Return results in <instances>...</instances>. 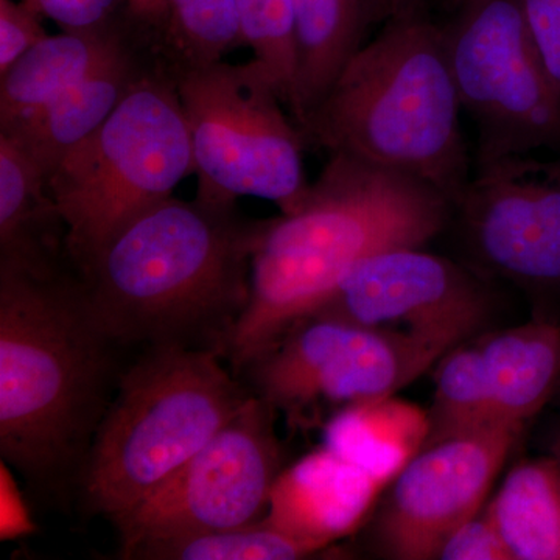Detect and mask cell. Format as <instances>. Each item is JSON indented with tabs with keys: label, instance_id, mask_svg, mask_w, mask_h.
<instances>
[{
	"label": "cell",
	"instance_id": "cell-1",
	"mask_svg": "<svg viewBox=\"0 0 560 560\" xmlns=\"http://www.w3.org/2000/svg\"><path fill=\"white\" fill-rule=\"evenodd\" d=\"M120 349L75 268L0 267V455L38 495L79 492L124 371Z\"/></svg>",
	"mask_w": 560,
	"mask_h": 560
},
{
	"label": "cell",
	"instance_id": "cell-2",
	"mask_svg": "<svg viewBox=\"0 0 560 560\" xmlns=\"http://www.w3.org/2000/svg\"><path fill=\"white\" fill-rule=\"evenodd\" d=\"M452 201L423 180L334 153L300 208L267 220L250 294L224 360L234 374L315 313L371 257L423 248L451 224Z\"/></svg>",
	"mask_w": 560,
	"mask_h": 560
},
{
	"label": "cell",
	"instance_id": "cell-3",
	"mask_svg": "<svg viewBox=\"0 0 560 560\" xmlns=\"http://www.w3.org/2000/svg\"><path fill=\"white\" fill-rule=\"evenodd\" d=\"M267 220L235 205L172 197L143 210L75 268L103 329L121 348L180 346L224 359L250 294Z\"/></svg>",
	"mask_w": 560,
	"mask_h": 560
},
{
	"label": "cell",
	"instance_id": "cell-4",
	"mask_svg": "<svg viewBox=\"0 0 560 560\" xmlns=\"http://www.w3.org/2000/svg\"><path fill=\"white\" fill-rule=\"evenodd\" d=\"M444 27L394 18L298 125L305 145L430 184L455 205L471 178Z\"/></svg>",
	"mask_w": 560,
	"mask_h": 560
},
{
	"label": "cell",
	"instance_id": "cell-5",
	"mask_svg": "<svg viewBox=\"0 0 560 560\" xmlns=\"http://www.w3.org/2000/svg\"><path fill=\"white\" fill-rule=\"evenodd\" d=\"M215 350L143 349L121 371L81 474L88 512L124 522L184 466L253 396Z\"/></svg>",
	"mask_w": 560,
	"mask_h": 560
},
{
	"label": "cell",
	"instance_id": "cell-6",
	"mask_svg": "<svg viewBox=\"0 0 560 560\" xmlns=\"http://www.w3.org/2000/svg\"><path fill=\"white\" fill-rule=\"evenodd\" d=\"M191 173L178 73L164 54L108 119L49 172L50 194L68 230L72 267L90 259L143 210L171 198Z\"/></svg>",
	"mask_w": 560,
	"mask_h": 560
},
{
	"label": "cell",
	"instance_id": "cell-7",
	"mask_svg": "<svg viewBox=\"0 0 560 560\" xmlns=\"http://www.w3.org/2000/svg\"><path fill=\"white\" fill-rule=\"evenodd\" d=\"M176 73L197 198L235 205L237 198L256 197L275 202L280 213L300 208L311 187L302 162L304 138L259 62L217 61Z\"/></svg>",
	"mask_w": 560,
	"mask_h": 560
},
{
	"label": "cell",
	"instance_id": "cell-8",
	"mask_svg": "<svg viewBox=\"0 0 560 560\" xmlns=\"http://www.w3.org/2000/svg\"><path fill=\"white\" fill-rule=\"evenodd\" d=\"M445 25L460 108L477 127V165L550 151L560 156V92L522 0H463Z\"/></svg>",
	"mask_w": 560,
	"mask_h": 560
},
{
	"label": "cell",
	"instance_id": "cell-9",
	"mask_svg": "<svg viewBox=\"0 0 560 560\" xmlns=\"http://www.w3.org/2000/svg\"><path fill=\"white\" fill-rule=\"evenodd\" d=\"M442 357L400 331L312 316L243 371L253 393L283 412L293 429L307 427L324 407L341 410L394 396Z\"/></svg>",
	"mask_w": 560,
	"mask_h": 560
},
{
	"label": "cell",
	"instance_id": "cell-10",
	"mask_svg": "<svg viewBox=\"0 0 560 560\" xmlns=\"http://www.w3.org/2000/svg\"><path fill=\"white\" fill-rule=\"evenodd\" d=\"M276 418V408L254 393L168 485L116 526L120 558L147 541L260 521L282 474Z\"/></svg>",
	"mask_w": 560,
	"mask_h": 560
},
{
	"label": "cell",
	"instance_id": "cell-11",
	"mask_svg": "<svg viewBox=\"0 0 560 560\" xmlns=\"http://www.w3.org/2000/svg\"><path fill=\"white\" fill-rule=\"evenodd\" d=\"M490 312L481 272L422 248H397L359 265L312 316L400 331L445 355L471 340Z\"/></svg>",
	"mask_w": 560,
	"mask_h": 560
},
{
	"label": "cell",
	"instance_id": "cell-12",
	"mask_svg": "<svg viewBox=\"0 0 560 560\" xmlns=\"http://www.w3.org/2000/svg\"><path fill=\"white\" fill-rule=\"evenodd\" d=\"M523 425L497 423L425 445L390 482L375 522L383 555L438 559L442 545L481 511Z\"/></svg>",
	"mask_w": 560,
	"mask_h": 560
},
{
	"label": "cell",
	"instance_id": "cell-13",
	"mask_svg": "<svg viewBox=\"0 0 560 560\" xmlns=\"http://www.w3.org/2000/svg\"><path fill=\"white\" fill-rule=\"evenodd\" d=\"M453 215L478 272L559 285L560 161L522 154L477 165Z\"/></svg>",
	"mask_w": 560,
	"mask_h": 560
},
{
	"label": "cell",
	"instance_id": "cell-14",
	"mask_svg": "<svg viewBox=\"0 0 560 560\" xmlns=\"http://www.w3.org/2000/svg\"><path fill=\"white\" fill-rule=\"evenodd\" d=\"M383 489L366 471L324 447L282 470L267 518L320 551L359 528Z\"/></svg>",
	"mask_w": 560,
	"mask_h": 560
},
{
	"label": "cell",
	"instance_id": "cell-15",
	"mask_svg": "<svg viewBox=\"0 0 560 560\" xmlns=\"http://www.w3.org/2000/svg\"><path fill=\"white\" fill-rule=\"evenodd\" d=\"M162 55L160 44H142L32 113L0 125V132L16 140L49 176L70 149L108 119Z\"/></svg>",
	"mask_w": 560,
	"mask_h": 560
},
{
	"label": "cell",
	"instance_id": "cell-16",
	"mask_svg": "<svg viewBox=\"0 0 560 560\" xmlns=\"http://www.w3.org/2000/svg\"><path fill=\"white\" fill-rule=\"evenodd\" d=\"M127 20L90 31H62L47 35L0 73V125L32 113L79 81L147 43L151 33Z\"/></svg>",
	"mask_w": 560,
	"mask_h": 560
},
{
	"label": "cell",
	"instance_id": "cell-17",
	"mask_svg": "<svg viewBox=\"0 0 560 560\" xmlns=\"http://www.w3.org/2000/svg\"><path fill=\"white\" fill-rule=\"evenodd\" d=\"M47 172L0 132V267L31 272L70 264L68 230Z\"/></svg>",
	"mask_w": 560,
	"mask_h": 560
},
{
	"label": "cell",
	"instance_id": "cell-18",
	"mask_svg": "<svg viewBox=\"0 0 560 560\" xmlns=\"http://www.w3.org/2000/svg\"><path fill=\"white\" fill-rule=\"evenodd\" d=\"M497 422L525 427L545 407L560 378V329L529 323L477 341Z\"/></svg>",
	"mask_w": 560,
	"mask_h": 560
},
{
	"label": "cell",
	"instance_id": "cell-19",
	"mask_svg": "<svg viewBox=\"0 0 560 560\" xmlns=\"http://www.w3.org/2000/svg\"><path fill=\"white\" fill-rule=\"evenodd\" d=\"M296 84L291 117L300 125L323 102L374 25L370 0H291Z\"/></svg>",
	"mask_w": 560,
	"mask_h": 560
},
{
	"label": "cell",
	"instance_id": "cell-20",
	"mask_svg": "<svg viewBox=\"0 0 560 560\" xmlns=\"http://www.w3.org/2000/svg\"><path fill=\"white\" fill-rule=\"evenodd\" d=\"M429 436V412L394 396L341 408L326 425V447L385 488Z\"/></svg>",
	"mask_w": 560,
	"mask_h": 560
},
{
	"label": "cell",
	"instance_id": "cell-21",
	"mask_svg": "<svg viewBox=\"0 0 560 560\" xmlns=\"http://www.w3.org/2000/svg\"><path fill=\"white\" fill-rule=\"evenodd\" d=\"M488 510L512 560H560V463L523 460Z\"/></svg>",
	"mask_w": 560,
	"mask_h": 560
},
{
	"label": "cell",
	"instance_id": "cell-22",
	"mask_svg": "<svg viewBox=\"0 0 560 560\" xmlns=\"http://www.w3.org/2000/svg\"><path fill=\"white\" fill-rule=\"evenodd\" d=\"M318 551L265 517L237 528L147 541L128 551L124 559L294 560L308 558Z\"/></svg>",
	"mask_w": 560,
	"mask_h": 560
},
{
	"label": "cell",
	"instance_id": "cell-23",
	"mask_svg": "<svg viewBox=\"0 0 560 560\" xmlns=\"http://www.w3.org/2000/svg\"><path fill=\"white\" fill-rule=\"evenodd\" d=\"M436 371L430 436L425 445L497 425L485 366L477 342H464L445 353Z\"/></svg>",
	"mask_w": 560,
	"mask_h": 560
},
{
	"label": "cell",
	"instance_id": "cell-24",
	"mask_svg": "<svg viewBox=\"0 0 560 560\" xmlns=\"http://www.w3.org/2000/svg\"><path fill=\"white\" fill-rule=\"evenodd\" d=\"M161 46L176 69L223 60L242 46L235 0H167Z\"/></svg>",
	"mask_w": 560,
	"mask_h": 560
},
{
	"label": "cell",
	"instance_id": "cell-25",
	"mask_svg": "<svg viewBox=\"0 0 560 560\" xmlns=\"http://www.w3.org/2000/svg\"><path fill=\"white\" fill-rule=\"evenodd\" d=\"M242 44L249 47L278 88L283 105H294L296 43L291 0H235Z\"/></svg>",
	"mask_w": 560,
	"mask_h": 560
},
{
	"label": "cell",
	"instance_id": "cell-26",
	"mask_svg": "<svg viewBox=\"0 0 560 560\" xmlns=\"http://www.w3.org/2000/svg\"><path fill=\"white\" fill-rule=\"evenodd\" d=\"M44 20L54 21L61 31H90L116 24L127 0H22Z\"/></svg>",
	"mask_w": 560,
	"mask_h": 560
},
{
	"label": "cell",
	"instance_id": "cell-27",
	"mask_svg": "<svg viewBox=\"0 0 560 560\" xmlns=\"http://www.w3.org/2000/svg\"><path fill=\"white\" fill-rule=\"evenodd\" d=\"M442 560H512L488 508L463 523L442 545Z\"/></svg>",
	"mask_w": 560,
	"mask_h": 560
},
{
	"label": "cell",
	"instance_id": "cell-28",
	"mask_svg": "<svg viewBox=\"0 0 560 560\" xmlns=\"http://www.w3.org/2000/svg\"><path fill=\"white\" fill-rule=\"evenodd\" d=\"M43 20L22 0H0V73L49 35Z\"/></svg>",
	"mask_w": 560,
	"mask_h": 560
},
{
	"label": "cell",
	"instance_id": "cell-29",
	"mask_svg": "<svg viewBox=\"0 0 560 560\" xmlns=\"http://www.w3.org/2000/svg\"><path fill=\"white\" fill-rule=\"evenodd\" d=\"M541 61L560 92V0H522Z\"/></svg>",
	"mask_w": 560,
	"mask_h": 560
},
{
	"label": "cell",
	"instance_id": "cell-30",
	"mask_svg": "<svg viewBox=\"0 0 560 560\" xmlns=\"http://www.w3.org/2000/svg\"><path fill=\"white\" fill-rule=\"evenodd\" d=\"M0 501H2V539H14V537L25 536L36 529L33 525L31 515H28L25 501L22 499L20 488L14 482L11 469L2 460V481H0Z\"/></svg>",
	"mask_w": 560,
	"mask_h": 560
},
{
	"label": "cell",
	"instance_id": "cell-31",
	"mask_svg": "<svg viewBox=\"0 0 560 560\" xmlns=\"http://www.w3.org/2000/svg\"><path fill=\"white\" fill-rule=\"evenodd\" d=\"M127 7L132 20L161 43L167 25V0H127Z\"/></svg>",
	"mask_w": 560,
	"mask_h": 560
},
{
	"label": "cell",
	"instance_id": "cell-32",
	"mask_svg": "<svg viewBox=\"0 0 560 560\" xmlns=\"http://www.w3.org/2000/svg\"><path fill=\"white\" fill-rule=\"evenodd\" d=\"M425 3L427 0H370L372 22L378 24L394 18L425 13Z\"/></svg>",
	"mask_w": 560,
	"mask_h": 560
},
{
	"label": "cell",
	"instance_id": "cell-33",
	"mask_svg": "<svg viewBox=\"0 0 560 560\" xmlns=\"http://www.w3.org/2000/svg\"><path fill=\"white\" fill-rule=\"evenodd\" d=\"M556 459L559 460L560 463V440L558 441V444H556V456H555Z\"/></svg>",
	"mask_w": 560,
	"mask_h": 560
},
{
	"label": "cell",
	"instance_id": "cell-34",
	"mask_svg": "<svg viewBox=\"0 0 560 560\" xmlns=\"http://www.w3.org/2000/svg\"><path fill=\"white\" fill-rule=\"evenodd\" d=\"M451 2L453 3V5L458 7L459 3L463 2V0H451Z\"/></svg>",
	"mask_w": 560,
	"mask_h": 560
}]
</instances>
